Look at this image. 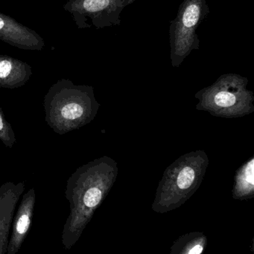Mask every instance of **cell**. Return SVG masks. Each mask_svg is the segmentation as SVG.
<instances>
[{
	"mask_svg": "<svg viewBox=\"0 0 254 254\" xmlns=\"http://www.w3.org/2000/svg\"><path fill=\"white\" fill-rule=\"evenodd\" d=\"M207 244L208 239L203 233H187L174 242L169 254H204Z\"/></svg>",
	"mask_w": 254,
	"mask_h": 254,
	"instance_id": "obj_12",
	"label": "cell"
},
{
	"mask_svg": "<svg viewBox=\"0 0 254 254\" xmlns=\"http://www.w3.org/2000/svg\"><path fill=\"white\" fill-rule=\"evenodd\" d=\"M210 160L205 151H192L179 157L167 167L157 188L152 208L167 213L179 208L201 187Z\"/></svg>",
	"mask_w": 254,
	"mask_h": 254,
	"instance_id": "obj_3",
	"label": "cell"
},
{
	"mask_svg": "<svg viewBox=\"0 0 254 254\" xmlns=\"http://www.w3.org/2000/svg\"><path fill=\"white\" fill-rule=\"evenodd\" d=\"M232 196L234 199L245 201L254 197V155L244 163L234 176Z\"/></svg>",
	"mask_w": 254,
	"mask_h": 254,
	"instance_id": "obj_11",
	"label": "cell"
},
{
	"mask_svg": "<svg viewBox=\"0 0 254 254\" xmlns=\"http://www.w3.org/2000/svg\"><path fill=\"white\" fill-rule=\"evenodd\" d=\"M210 12L206 0H184L174 20L170 22L171 65L178 68L193 50H199L198 26Z\"/></svg>",
	"mask_w": 254,
	"mask_h": 254,
	"instance_id": "obj_5",
	"label": "cell"
},
{
	"mask_svg": "<svg viewBox=\"0 0 254 254\" xmlns=\"http://www.w3.org/2000/svg\"><path fill=\"white\" fill-rule=\"evenodd\" d=\"M35 202V190L34 188H31L24 194L17 212L13 217L11 225L12 234L6 254H16L19 252L31 228Z\"/></svg>",
	"mask_w": 254,
	"mask_h": 254,
	"instance_id": "obj_7",
	"label": "cell"
},
{
	"mask_svg": "<svg viewBox=\"0 0 254 254\" xmlns=\"http://www.w3.org/2000/svg\"><path fill=\"white\" fill-rule=\"evenodd\" d=\"M43 106L48 126L61 135L91 123L100 108L92 86L76 85L68 79L49 88Z\"/></svg>",
	"mask_w": 254,
	"mask_h": 254,
	"instance_id": "obj_2",
	"label": "cell"
},
{
	"mask_svg": "<svg viewBox=\"0 0 254 254\" xmlns=\"http://www.w3.org/2000/svg\"><path fill=\"white\" fill-rule=\"evenodd\" d=\"M249 78L235 73L222 74L213 84L198 91L195 109L214 117L237 119L254 113V93Z\"/></svg>",
	"mask_w": 254,
	"mask_h": 254,
	"instance_id": "obj_4",
	"label": "cell"
},
{
	"mask_svg": "<svg viewBox=\"0 0 254 254\" xmlns=\"http://www.w3.org/2000/svg\"><path fill=\"white\" fill-rule=\"evenodd\" d=\"M0 40L12 46L28 50H41L44 42L14 19L0 13Z\"/></svg>",
	"mask_w": 254,
	"mask_h": 254,
	"instance_id": "obj_8",
	"label": "cell"
},
{
	"mask_svg": "<svg viewBox=\"0 0 254 254\" xmlns=\"http://www.w3.org/2000/svg\"><path fill=\"white\" fill-rule=\"evenodd\" d=\"M119 174L118 163L102 156L79 167L69 178L65 196L70 203V215L64 225L61 242L70 250L105 199Z\"/></svg>",
	"mask_w": 254,
	"mask_h": 254,
	"instance_id": "obj_1",
	"label": "cell"
},
{
	"mask_svg": "<svg viewBox=\"0 0 254 254\" xmlns=\"http://www.w3.org/2000/svg\"><path fill=\"white\" fill-rule=\"evenodd\" d=\"M24 191V182H7L0 186V254H7L15 209Z\"/></svg>",
	"mask_w": 254,
	"mask_h": 254,
	"instance_id": "obj_6",
	"label": "cell"
},
{
	"mask_svg": "<svg viewBox=\"0 0 254 254\" xmlns=\"http://www.w3.org/2000/svg\"><path fill=\"white\" fill-rule=\"evenodd\" d=\"M135 0H82L81 7L87 14L101 18V26L119 25V14Z\"/></svg>",
	"mask_w": 254,
	"mask_h": 254,
	"instance_id": "obj_9",
	"label": "cell"
},
{
	"mask_svg": "<svg viewBox=\"0 0 254 254\" xmlns=\"http://www.w3.org/2000/svg\"><path fill=\"white\" fill-rule=\"evenodd\" d=\"M32 74L26 63L5 55H0V87L16 89L24 86Z\"/></svg>",
	"mask_w": 254,
	"mask_h": 254,
	"instance_id": "obj_10",
	"label": "cell"
},
{
	"mask_svg": "<svg viewBox=\"0 0 254 254\" xmlns=\"http://www.w3.org/2000/svg\"><path fill=\"white\" fill-rule=\"evenodd\" d=\"M0 140L6 147L12 148L16 142L14 131L0 109Z\"/></svg>",
	"mask_w": 254,
	"mask_h": 254,
	"instance_id": "obj_13",
	"label": "cell"
}]
</instances>
